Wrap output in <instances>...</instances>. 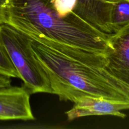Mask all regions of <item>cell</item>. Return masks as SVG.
<instances>
[{"label": "cell", "mask_w": 129, "mask_h": 129, "mask_svg": "<svg viewBox=\"0 0 129 129\" xmlns=\"http://www.w3.org/2000/svg\"><path fill=\"white\" fill-rule=\"evenodd\" d=\"M129 110V102L104 98L84 96L74 102L71 109L66 112L69 121L88 116L112 115L125 118L122 111Z\"/></svg>", "instance_id": "6"}, {"label": "cell", "mask_w": 129, "mask_h": 129, "mask_svg": "<svg viewBox=\"0 0 129 129\" xmlns=\"http://www.w3.org/2000/svg\"><path fill=\"white\" fill-rule=\"evenodd\" d=\"M7 0H0V24L5 21V13Z\"/></svg>", "instance_id": "10"}, {"label": "cell", "mask_w": 129, "mask_h": 129, "mask_svg": "<svg viewBox=\"0 0 129 129\" xmlns=\"http://www.w3.org/2000/svg\"><path fill=\"white\" fill-rule=\"evenodd\" d=\"M31 47L53 94L60 100L74 103L83 97L94 96L124 102L119 91L121 82L106 69L103 54L42 38L31 37Z\"/></svg>", "instance_id": "1"}, {"label": "cell", "mask_w": 129, "mask_h": 129, "mask_svg": "<svg viewBox=\"0 0 129 129\" xmlns=\"http://www.w3.org/2000/svg\"><path fill=\"white\" fill-rule=\"evenodd\" d=\"M5 22L27 34L86 51L104 54L110 34L73 13L62 16L52 0H7Z\"/></svg>", "instance_id": "2"}, {"label": "cell", "mask_w": 129, "mask_h": 129, "mask_svg": "<svg viewBox=\"0 0 129 129\" xmlns=\"http://www.w3.org/2000/svg\"><path fill=\"white\" fill-rule=\"evenodd\" d=\"M11 78L0 75V88L9 86L11 85Z\"/></svg>", "instance_id": "11"}, {"label": "cell", "mask_w": 129, "mask_h": 129, "mask_svg": "<svg viewBox=\"0 0 129 129\" xmlns=\"http://www.w3.org/2000/svg\"><path fill=\"white\" fill-rule=\"evenodd\" d=\"M103 55L106 69L129 86V23L109 35Z\"/></svg>", "instance_id": "4"}, {"label": "cell", "mask_w": 129, "mask_h": 129, "mask_svg": "<svg viewBox=\"0 0 129 129\" xmlns=\"http://www.w3.org/2000/svg\"><path fill=\"white\" fill-rule=\"evenodd\" d=\"M30 96L23 86L0 88V121L34 120Z\"/></svg>", "instance_id": "5"}, {"label": "cell", "mask_w": 129, "mask_h": 129, "mask_svg": "<svg viewBox=\"0 0 129 129\" xmlns=\"http://www.w3.org/2000/svg\"><path fill=\"white\" fill-rule=\"evenodd\" d=\"M0 42L30 94H53L50 81L31 47V37L6 22L0 24Z\"/></svg>", "instance_id": "3"}, {"label": "cell", "mask_w": 129, "mask_h": 129, "mask_svg": "<svg viewBox=\"0 0 129 129\" xmlns=\"http://www.w3.org/2000/svg\"><path fill=\"white\" fill-rule=\"evenodd\" d=\"M116 1L76 0L74 13L98 31L106 34H112L110 12Z\"/></svg>", "instance_id": "7"}, {"label": "cell", "mask_w": 129, "mask_h": 129, "mask_svg": "<svg viewBox=\"0 0 129 129\" xmlns=\"http://www.w3.org/2000/svg\"><path fill=\"white\" fill-rule=\"evenodd\" d=\"M129 23V0H117L110 12V26L115 33Z\"/></svg>", "instance_id": "8"}, {"label": "cell", "mask_w": 129, "mask_h": 129, "mask_svg": "<svg viewBox=\"0 0 129 129\" xmlns=\"http://www.w3.org/2000/svg\"><path fill=\"white\" fill-rule=\"evenodd\" d=\"M0 75L19 78V74L13 64L6 49L0 42Z\"/></svg>", "instance_id": "9"}]
</instances>
